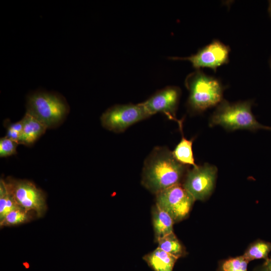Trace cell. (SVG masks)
Listing matches in <instances>:
<instances>
[{"mask_svg": "<svg viewBox=\"0 0 271 271\" xmlns=\"http://www.w3.org/2000/svg\"><path fill=\"white\" fill-rule=\"evenodd\" d=\"M188 166L178 161L167 148L156 147L144 162L142 183L150 191L157 194L181 184L188 171Z\"/></svg>", "mask_w": 271, "mask_h": 271, "instance_id": "cell-1", "label": "cell"}, {"mask_svg": "<svg viewBox=\"0 0 271 271\" xmlns=\"http://www.w3.org/2000/svg\"><path fill=\"white\" fill-rule=\"evenodd\" d=\"M185 85L189 91L187 107L192 113H201L223 100V87L220 82L200 70L187 76Z\"/></svg>", "mask_w": 271, "mask_h": 271, "instance_id": "cell-2", "label": "cell"}, {"mask_svg": "<svg viewBox=\"0 0 271 271\" xmlns=\"http://www.w3.org/2000/svg\"><path fill=\"white\" fill-rule=\"evenodd\" d=\"M252 103L250 100L230 103L223 99L210 118V126L219 125L228 131L271 130V126L263 125L256 119L251 112Z\"/></svg>", "mask_w": 271, "mask_h": 271, "instance_id": "cell-3", "label": "cell"}, {"mask_svg": "<svg viewBox=\"0 0 271 271\" xmlns=\"http://www.w3.org/2000/svg\"><path fill=\"white\" fill-rule=\"evenodd\" d=\"M68 111L67 102L58 94L37 92L28 98L26 112L35 117L47 128L61 123Z\"/></svg>", "mask_w": 271, "mask_h": 271, "instance_id": "cell-4", "label": "cell"}, {"mask_svg": "<svg viewBox=\"0 0 271 271\" xmlns=\"http://www.w3.org/2000/svg\"><path fill=\"white\" fill-rule=\"evenodd\" d=\"M151 116L141 103L114 105L104 111L102 125L115 132L124 131L132 124Z\"/></svg>", "mask_w": 271, "mask_h": 271, "instance_id": "cell-5", "label": "cell"}, {"mask_svg": "<svg viewBox=\"0 0 271 271\" xmlns=\"http://www.w3.org/2000/svg\"><path fill=\"white\" fill-rule=\"evenodd\" d=\"M5 181L8 190L20 206L28 212L34 211L38 217L44 215L47 210L45 194L33 183L11 178Z\"/></svg>", "mask_w": 271, "mask_h": 271, "instance_id": "cell-6", "label": "cell"}, {"mask_svg": "<svg viewBox=\"0 0 271 271\" xmlns=\"http://www.w3.org/2000/svg\"><path fill=\"white\" fill-rule=\"evenodd\" d=\"M156 195V204L166 211L174 222L186 218L195 201L192 195L181 184L166 189Z\"/></svg>", "mask_w": 271, "mask_h": 271, "instance_id": "cell-7", "label": "cell"}, {"mask_svg": "<svg viewBox=\"0 0 271 271\" xmlns=\"http://www.w3.org/2000/svg\"><path fill=\"white\" fill-rule=\"evenodd\" d=\"M217 172L215 166L207 163L193 167L187 171L183 185L195 200H203L208 197L213 190Z\"/></svg>", "mask_w": 271, "mask_h": 271, "instance_id": "cell-8", "label": "cell"}, {"mask_svg": "<svg viewBox=\"0 0 271 271\" xmlns=\"http://www.w3.org/2000/svg\"><path fill=\"white\" fill-rule=\"evenodd\" d=\"M230 51L228 46L225 45L217 40L200 49L197 53L186 57H173L172 60H188L191 62L196 70L201 68H209L215 72L217 68L229 62V53Z\"/></svg>", "mask_w": 271, "mask_h": 271, "instance_id": "cell-9", "label": "cell"}, {"mask_svg": "<svg viewBox=\"0 0 271 271\" xmlns=\"http://www.w3.org/2000/svg\"><path fill=\"white\" fill-rule=\"evenodd\" d=\"M181 95V90L177 86H167L153 94L146 101L141 102L150 116L158 112L178 122L176 117Z\"/></svg>", "mask_w": 271, "mask_h": 271, "instance_id": "cell-10", "label": "cell"}, {"mask_svg": "<svg viewBox=\"0 0 271 271\" xmlns=\"http://www.w3.org/2000/svg\"><path fill=\"white\" fill-rule=\"evenodd\" d=\"M22 119L23 129L19 144L25 145L33 144L47 129L44 124L27 112Z\"/></svg>", "mask_w": 271, "mask_h": 271, "instance_id": "cell-11", "label": "cell"}, {"mask_svg": "<svg viewBox=\"0 0 271 271\" xmlns=\"http://www.w3.org/2000/svg\"><path fill=\"white\" fill-rule=\"evenodd\" d=\"M152 221L156 240L173 232L174 221L157 204L152 208Z\"/></svg>", "mask_w": 271, "mask_h": 271, "instance_id": "cell-12", "label": "cell"}, {"mask_svg": "<svg viewBox=\"0 0 271 271\" xmlns=\"http://www.w3.org/2000/svg\"><path fill=\"white\" fill-rule=\"evenodd\" d=\"M143 259L154 271H173L178 258L158 247Z\"/></svg>", "mask_w": 271, "mask_h": 271, "instance_id": "cell-13", "label": "cell"}, {"mask_svg": "<svg viewBox=\"0 0 271 271\" xmlns=\"http://www.w3.org/2000/svg\"><path fill=\"white\" fill-rule=\"evenodd\" d=\"M178 123L182 133V139L172 152L173 155L178 161L184 165L196 166L192 150L193 139L189 140L185 138L183 132L182 120H179Z\"/></svg>", "mask_w": 271, "mask_h": 271, "instance_id": "cell-14", "label": "cell"}, {"mask_svg": "<svg viewBox=\"0 0 271 271\" xmlns=\"http://www.w3.org/2000/svg\"><path fill=\"white\" fill-rule=\"evenodd\" d=\"M158 247L165 252L179 258L184 256L186 251L174 232H172L157 241Z\"/></svg>", "mask_w": 271, "mask_h": 271, "instance_id": "cell-15", "label": "cell"}, {"mask_svg": "<svg viewBox=\"0 0 271 271\" xmlns=\"http://www.w3.org/2000/svg\"><path fill=\"white\" fill-rule=\"evenodd\" d=\"M270 251L271 243L259 240L251 244L242 255L248 262L257 259L265 260Z\"/></svg>", "mask_w": 271, "mask_h": 271, "instance_id": "cell-16", "label": "cell"}, {"mask_svg": "<svg viewBox=\"0 0 271 271\" xmlns=\"http://www.w3.org/2000/svg\"><path fill=\"white\" fill-rule=\"evenodd\" d=\"M20 206L7 189L5 181H0V221L13 210Z\"/></svg>", "mask_w": 271, "mask_h": 271, "instance_id": "cell-17", "label": "cell"}, {"mask_svg": "<svg viewBox=\"0 0 271 271\" xmlns=\"http://www.w3.org/2000/svg\"><path fill=\"white\" fill-rule=\"evenodd\" d=\"M29 212L21 207L13 210L0 221L1 227L14 226L29 221L31 218Z\"/></svg>", "mask_w": 271, "mask_h": 271, "instance_id": "cell-18", "label": "cell"}, {"mask_svg": "<svg viewBox=\"0 0 271 271\" xmlns=\"http://www.w3.org/2000/svg\"><path fill=\"white\" fill-rule=\"evenodd\" d=\"M248 263L243 255L230 258L220 264L218 271H247Z\"/></svg>", "mask_w": 271, "mask_h": 271, "instance_id": "cell-19", "label": "cell"}, {"mask_svg": "<svg viewBox=\"0 0 271 271\" xmlns=\"http://www.w3.org/2000/svg\"><path fill=\"white\" fill-rule=\"evenodd\" d=\"M18 144L7 137L0 140V157H7L16 153Z\"/></svg>", "mask_w": 271, "mask_h": 271, "instance_id": "cell-20", "label": "cell"}, {"mask_svg": "<svg viewBox=\"0 0 271 271\" xmlns=\"http://www.w3.org/2000/svg\"><path fill=\"white\" fill-rule=\"evenodd\" d=\"M23 129V121L21 120L11 124L7 128L6 137L19 144Z\"/></svg>", "mask_w": 271, "mask_h": 271, "instance_id": "cell-21", "label": "cell"}, {"mask_svg": "<svg viewBox=\"0 0 271 271\" xmlns=\"http://www.w3.org/2000/svg\"><path fill=\"white\" fill-rule=\"evenodd\" d=\"M263 264L266 267L267 271H271V258H268L265 260Z\"/></svg>", "mask_w": 271, "mask_h": 271, "instance_id": "cell-22", "label": "cell"}, {"mask_svg": "<svg viewBox=\"0 0 271 271\" xmlns=\"http://www.w3.org/2000/svg\"><path fill=\"white\" fill-rule=\"evenodd\" d=\"M254 271H267V270L263 264H262L261 266L257 268Z\"/></svg>", "mask_w": 271, "mask_h": 271, "instance_id": "cell-23", "label": "cell"}, {"mask_svg": "<svg viewBox=\"0 0 271 271\" xmlns=\"http://www.w3.org/2000/svg\"><path fill=\"white\" fill-rule=\"evenodd\" d=\"M268 11L269 14V16L271 17V0L268 2Z\"/></svg>", "mask_w": 271, "mask_h": 271, "instance_id": "cell-24", "label": "cell"}, {"mask_svg": "<svg viewBox=\"0 0 271 271\" xmlns=\"http://www.w3.org/2000/svg\"><path fill=\"white\" fill-rule=\"evenodd\" d=\"M269 65H270V67L271 68V57L269 59Z\"/></svg>", "mask_w": 271, "mask_h": 271, "instance_id": "cell-25", "label": "cell"}]
</instances>
